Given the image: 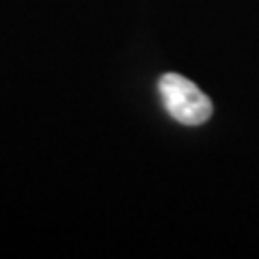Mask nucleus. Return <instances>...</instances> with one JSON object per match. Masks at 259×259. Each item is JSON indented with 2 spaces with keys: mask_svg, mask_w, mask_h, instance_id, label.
Returning <instances> with one entry per match:
<instances>
[{
  "mask_svg": "<svg viewBox=\"0 0 259 259\" xmlns=\"http://www.w3.org/2000/svg\"><path fill=\"white\" fill-rule=\"evenodd\" d=\"M162 102L177 123L203 125L212 117V102L201 89L180 74H164L158 82Z\"/></svg>",
  "mask_w": 259,
  "mask_h": 259,
  "instance_id": "obj_1",
  "label": "nucleus"
}]
</instances>
